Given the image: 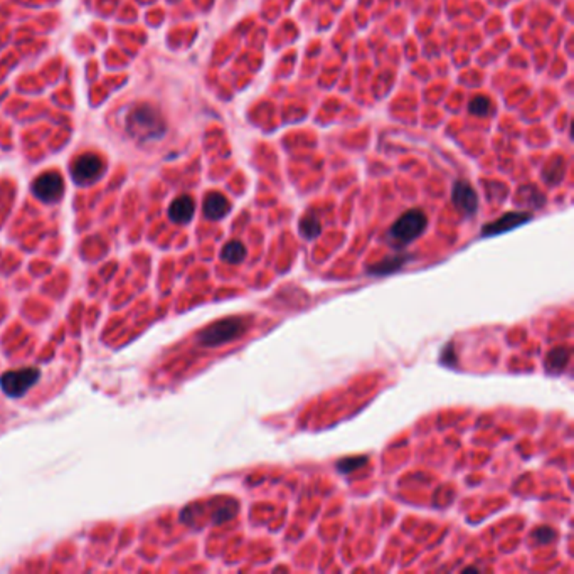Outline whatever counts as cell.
Returning <instances> with one entry per match:
<instances>
[{
	"instance_id": "cell-17",
	"label": "cell",
	"mask_w": 574,
	"mask_h": 574,
	"mask_svg": "<svg viewBox=\"0 0 574 574\" xmlns=\"http://www.w3.org/2000/svg\"><path fill=\"white\" fill-rule=\"evenodd\" d=\"M532 537H534V541L537 544L544 546V544H549L553 543L555 539V531L550 529V527H539V529H536L532 532Z\"/></svg>"
},
{
	"instance_id": "cell-2",
	"label": "cell",
	"mask_w": 574,
	"mask_h": 574,
	"mask_svg": "<svg viewBox=\"0 0 574 574\" xmlns=\"http://www.w3.org/2000/svg\"><path fill=\"white\" fill-rule=\"evenodd\" d=\"M248 328V322L241 317L222 318L219 322L211 323L199 333L197 340L202 347H219L228 344L243 335Z\"/></svg>"
},
{
	"instance_id": "cell-6",
	"label": "cell",
	"mask_w": 574,
	"mask_h": 574,
	"mask_svg": "<svg viewBox=\"0 0 574 574\" xmlns=\"http://www.w3.org/2000/svg\"><path fill=\"white\" fill-rule=\"evenodd\" d=\"M32 192L39 201L53 204L63 197L64 180L59 172H46L32 184Z\"/></svg>"
},
{
	"instance_id": "cell-12",
	"label": "cell",
	"mask_w": 574,
	"mask_h": 574,
	"mask_svg": "<svg viewBox=\"0 0 574 574\" xmlns=\"http://www.w3.org/2000/svg\"><path fill=\"white\" fill-rule=\"evenodd\" d=\"M246 246L241 241H229L221 251L222 261L229 263V265H239L246 258Z\"/></svg>"
},
{
	"instance_id": "cell-4",
	"label": "cell",
	"mask_w": 574,
	"mask_h": 574,
	"mask_svg": "<svg viewBox=\"0 0 574 574\" xmlns=\"http://www.w3.org/2000/svg\"><path fill=\"white\" fill-rule=\"evenodd\" d=\"M41 372L36 367H22L9 370L0 377V387L11 397H22L34 384L39 381Z\"/></svg>"
},
{
	"instance_id": "cell-13",
	"label": "cell",
	"mask_w": 574,
	"mask_h": 574,
	"mask_svg": "<svg viewBox=\"0 0 574 574\" xmlns=\"http://www.w3.org/2000/svg\"><path fill=\"white\" fill-rule=\"evenodd\" d=\"M569 364V349L566 347H558V349L550 350L546 358V369L550 372H561L566 369Z\"/></svg>"
},
{
	"instance_id": "cell-7",
	"label": "cell",
	"mask_w": 574,
	"mask_h": 574,
	"mask_svg": "<svg viewBox=\"0 0 574 574\" xmlns=\"http://www.w3.org/2000/svg\"><path fill=\"white\" fill-rule=\"evenodd\" d=\"M452 202L463 214L471 216L479 209V197L475 189L466 180H456L452 189Z\"/></svg>"
},
{
	"instance_id": "cell-9",
	"label": "cell",
	"mask_w": 574,
	"mask_h": 574,
	"mask_svg": "<svg viewBox=\"0 0 574 574\" xmlns=\"http://www.w3.org/2000/svg\"><path fill=\"white\" fill-rule=\"evenodd\" d=\"M202 211L207 219L219 221L224 216H228V212L231 211V202L228 201V197H224L219 192H209L204 199Z\"/></svg>"
},
{
	"instance_id": "cell-16",
	"label": "cell",
	"mask_w": 574,
	"mask_h": 574,
	"mask_svg": "<svg viewBox=\"0 0 574 574\" xmlns=\"http://www.w3.org/2000/svg\"><path fill=\"white\" fill-rule=\"evenodd\" d=\"M490 110H492V103L485 96L479 95L470 101V113L475 115V117H487Z\"/></svg>"
},
{
	"instance_id": "cell-3",
	"label": "cell",
	"mask_w": 574,
	"mask_h": 574,
	"mask_svg": "<svg viewBox=\"0 0 574 574\" xmlns=\"http://www.w3.org/2000/svg\"><path fill=\"white\" fill-rule=\"evenodd\" d=\"M426 224H428V217L421 209H411L406 211L395 224H392L389 236L395 243L406 246V244L413 243L416 238H419L424 233Z\"/></svg>"
},
{
	"instance_id": "cell-14",
	"label": "cell",
	"mask_w": 574,
	"mask_h": 574,
	"mask_svg": "<svg viewBox=\"0 0 574 574\" xmlns=\"http://www.w3.org/2000/svg\"><path fill=\"white\" fill-rule=\"evenodd\" d=\"M298 229H300V234H302L303 238L313 239L322 233V224L313 214H307L300 219Z\"/></svg>"
},
{
	"instance_id": "cell-5",
	"label": "cell",
	"mask_w": 574,
	"mask_h": 574,
	"mask_svg": "<svg viewBox=\"0 0 574 574\" xmlns=\"http://www.w3.org/2000/svg\"><path fill=\"white\" fill-rule=\"evenodd\" d=\"M105 172V162L100 155L88 152L78 157L71 165V177L78 185H90L96 182Z\"/></svg>"
},
{
	"instance_id": "cell-8",
	"label": "cell",
	"mask_w": 574,
	"mask_h": 574,
	"mask_svg": "<svg viewBox=\"0 0 574 574\" xmlns=\"http://www.w3.org/2000/svg\"><path fill=\"white\" fill-rule=\"evenodd\" d=\"M531 219V214H527V212H508V214H503L502 217H499L497 221L490 222L481 231V234L484 236H490V234H500V233H506V231H511L513 228H517V226L524 224Z\"/></svg>"
},
{
	"instance_id": "cell-10",
	"label": "cell",
	"mask_w": 574,
	"mask_h": 574,
	"mask_svg": "<svg viewBox=\"0 0 574 574\" xmlns=\"http://www.w3.org/2000/svg\"><path fill=\"white\" fill-rule=\"evenodd\" d=\"M194 211H196L194 199L191 196H180L170 204L169 217L175 224H187L194 217Z\"/></svg>"
},
{
	"instance_id": "cell-11",
	"label": "cell",
	"mask_w": 574,
	"mask_h": 574,
	"mask_svg": "<svg viewBox=\"0 0 574 574\" xmlns=\"http://www.w3.org/2000/svg\"><path fill=\"white\" fill-rule=\"evenodd\" d=\"M409 258H411L409 254H402V253L392 254V256L384 258L382 261L377 263V265L370 266L367 271L370 273V275H376V276L389 275V273H395L397 270H401V268L406 265V261H409Z\"/></svg>"
},
{
	"instance_id": "cell-15",
	"label": "cell",
	"mask_w": 574,
	"mask_h": 574,
	"mask_svg": "<svg viewBox=\"0 0 574 574\" xmlns=\"http://www.w3.org/2000/svg\"><path fill=\"white\" fill-rule=\"evenodd\" d=\"M367 461H369L367 456H349V458H342V460L337 461L335 466L340 474H352V471L359 470L360 466H364Z\"/></svg>"
},
{
	"instance_id": "cell-1",
	"label": "cell",
	"mask_w": 574,
	"mask_h": 574,
	"mask_svg": "<svg viewBox=\"0 0 574 574\" xmlns=\"http://www.w3.org/2000/svg\"><path fill=\"white\" fill-rule=\"evenodd\" d=\"M125 128L138 142H154L164 137L165 123L157 106L138 103L125 117Z\"/></svg>"
}]
</instances>
